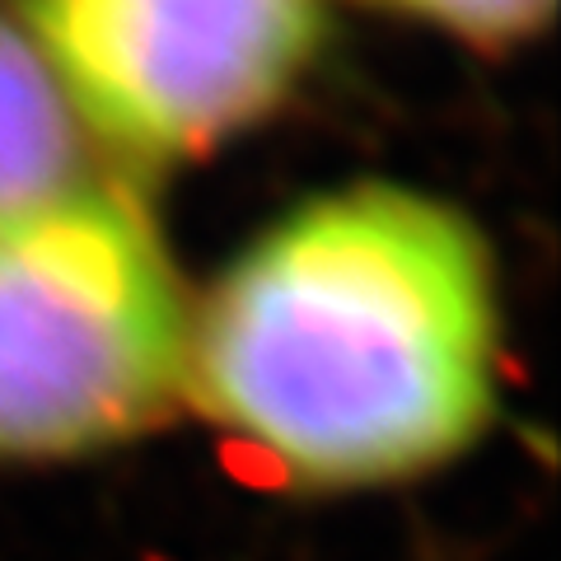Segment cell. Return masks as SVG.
Returning a JSON list of instances; mask_svg holds the SVG:
<instances>
[{
    "instance_id": "6da1fadb",
    "label": "cell",
    "mask_w": 561,
    "mask_h": 561,
    "mask_svg": "<svg viewBox=\"0 0 561 561\" xmlns=\"http://www.w3.org/2000/svg\"><path fill=\"white\" fill-rule=\"evenodd\" d=\"M505 375L482 230L421 187L300 202L234 253L187 319L183 398L257 478L379 491L482 440Z\"/></svg>"
},
{
    "instance_id": "7a4b0ae2",
    "label": "cell",
    "mask_w": 561,
    "mask_h": 561,
    "mask_svg": "<svg viewBox=\"0 0 561 561\" xmlns=\"http://www.w3.org/2000/svg\"><path fill=\"white\" fill-rule=\"evenodd\" d=\"M192 300L150 206L113 179L0 220V468L140 440L183 402Z\"/></svg>"
},
{
    "instance_id": "3957f363",
    "label": "cell",
    "mask_w": 561,
    "mask_h": 561,
    "mask_svg": "<svg viewBox=\"0 0 561 561\" xmlns=\"http://www.w3.org/2000/svg\"><path fill=\"white\" fill-rule=\"evenodd\" d=\"M38 47L90 146L173 164L257 127L323 47L319 0H24Z\"/></svg>"
},
{
    "instance_id": "277c9868",
    "label": "cell",
    "mask_w": 561,
    "mask_h": 561,
    "mask_svg": "<svg viewBox=\"0 0 561 561\" xmlns=\"http://www.w3.org/2000/svg\"><path fill=\"white\" fill-rule=\"evenodd\" d=\"M99 179L94 146L28 33L0 14V220Z\"/></svg>"
},
{
    "instance_id": "5b68a950",
    "label": "cell",
    "mask_w": 561,
    "mask_h": 561,
    "mask_svg": "<svg viewBox=\"0 0 561 561\" xmlns=\"http://www.w3.org/2000/svg\"><path fill=\"white\" fill-rule=\"evenodd\" d=\"M383 5L478 47L519 43L538 33L552 14V0H383Z\"/></svg>"
}]
</instances>
